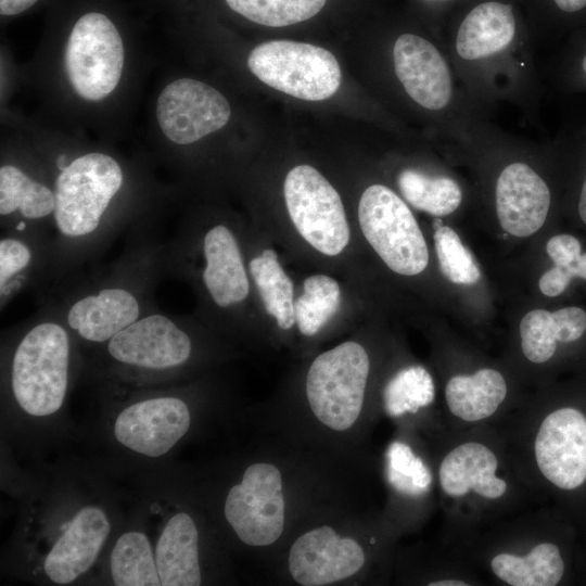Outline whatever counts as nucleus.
Wrapping results in <instances>:
<instances>
[{
    "label": "nucleus",
    "instance_id": "1",
    "mask_svg": "<svg viewBox=\"0 0 586 586\" xmlns=\"http://www.w3.org/2000/svg\"><path fill=\"white\" fill-rule=\"evenodd\" d=\"M50 173L55 208L48 291L81 272L125 228L152 220V189L116 154L100 149L37 153Z\"/></svg>",
    "mask_w": 586,
    "mask_h": 586
},
{
    "label": "nucleus",
    "instance_id": "2",
    "mask_svg": "<svg viewBox=\"0 0 586 586\" xmlns=\"http://www.w3.org/2000/svg\"><path fill=\"white\" fill-rule=\"evenodd\" d=\"M443 46L462 90L484 115L509 103L527 122H538L544 89L535 47L513 3L475 1L449 29Z\"/></svg>",
    "mask_w": 586,
    "mask_h": 586
},
{
    "label": "nucleus",
    "instance_id": "3",
    "mask_svg": "<svg viewBox=\"0 0 586 586\" xmlns=\"http://www.w3.org/2000/svg\"><path fill=\"white\" fill-rule=\"evenodd\" d=\"M152 221L131 229L123 253L110 265L59 283L40 300L73 337L103 345L154 309L155 290L167 275L166 241Z\"/></svg>",
    "mask_w": 586,
    "mask_h": 586
},
{
    "label": "nucleus",
    "instance_id": "4",
    "mask_svg": "<svg viewBox=\"0 0 586 586\" xmlns=\"http://www.w3.org/2000/svg\"><path fill=\"white\" fill-rule=\"evenodd\" d=\"M74 342L63 321L44 305L20 328L11 357L10 385L14 399L28 415L44 417L62 407Z\"/></svg>",
    "mask_w": 586,
    "mask_h": 586
},
{
    "label": "nucleus",
    "instance_id": "5",
    "mask_svg": "<svg viewBox=\"0 0 586 586\" xmlns=\"http://www.w3.org/2000/svg\"><path fill=\"white\" fill-rule=\"evenodd\" d=\"M169 245L184 251L199 262L167 252V275L191 279L203 300L218 314H231L250 295V281L241 245L234 230L224 221L212 222L200 231L180 230Z\"/></svg>",
    "mask_w": 586,
    "mask_h": 586
},
{
    "label": "nucleus",
    "instance_id": "6",
    "mask_svg": "<svg viewBox=\"0 0 586 586\" xmlns=\"http://www.w3.org/2000/svg\"><path fill=\"white\" fill-rule=\"evenodd\" d=\"M127 47L104 13L87 12L72 26L61 49L60 69L71 94L87 105L109 101L126 72Z\"/></svg>",
    "mask_w": 586,
    "mask_h": 586
},
{
    "label": "nucleus",
    "instance_id": "7",
    "mask_svg": "<svg viewBox=\"0 0 586 586\" xmlns=\"http://www.w3.org/2000/svg\"><path fill=\"white\" fill-rule=\"evenodd\" d=\"M492 145L499 161L492 184L499 225L511 235H532L545 225L555 205L556 189L532 161L528 145L499 128Z\"/></svg>",
    "mask_w": 586,
    "mask_h": 586
},
{
    "label": "nucleus",
    "instance_id": "8",
    "mask_svg": "<svg viewBox=\"0 0 586 586\" xmlns=\"http://www.w3.org/2000/svg\"><path fill=\"white\" fill-rule=\"evenodd\" d=\"M370 360L365 347L343 342L318 355L306 375L310 410L330 430L343 432L360 416Z\"/></svg>",
    "mask_w": 586,
    "mask_h": 586
},
{
    "label": "nucleus",
    "instance_id": "9",
    "mask_svg": "<svg viewBox=\"0 0 586 586\" xmlns=\"http://www.w3.org/2000/svg\"><path fill=\"white\" fill-rule=\"evenodd\" d=\"M361 232L395 273L416 276L429 264L422 231L406 202L382 183L369 186L358 204Z\"/></svg>",
    "mask_w": 586,
    "mask_h": 586
},
{
    "label": "nucleus",
    "instance_id": "10",
    "mask_svg": "<svg viewBox=\"0 0 586 586\" xmlns=\"http://www.w3.org/2000/svg\"><path fill=\"white\" fill-rule=\"evenodd\" d=\"M247 66L267 86L306 101L326 100L341 84L335 56L324 48L305 42H263L250 52Z\"/></svg>",
    "mask_w": 586,
    "mask_h": 586
},
{
    "label": "nucleus",
    "instance_id": "11",
    "mask_svg": "<svg viewBox=\"0 0 586 586\" xmlns=\"http://www.w3.org/2000/svg\"><path fill=\"white\" fill-rule=\"evenodd\" d=\"M284 201L300 235L327 256L342 253L351 239L340 194L314 167L297 165L285 177Z\"/></svg>",
    "mask_w": 586,
    "mask_h": 586
},
{
    "label": "nucleus",
    "instance_id": "12",
    "mask_svg": "<svg viewBox=\"0 0 586 586\" xmlns=\"http://www.w3.org/2000/svg\"><path fill=\"white\" fill-rule=\"evenodd\" d=\"M186 321L155 307L103 344L106 355L114 364L141 372L177 370L194 351Z\"/></svg>",
    "mask_w": 586,
    "mask_h": 586
},
{
    "label": "nucleus",
    "instance_id": "13",
    "mask_svg": "<svg viewBox=\"0 0 586 586\" xmlns=\"http://www.w3.org/2000/svg\"><path fill=\"white\" fill-rule=\"evenodd\" d=\"M157 128L169 145L187 146L224 128L231 117L225 95L211 85L190 77L169 80L154 107Z\"/></svg>",
    "mask_w": 586,
    "mask_h": 586
},
{
    "label": "nucleus",
    "instance_id": "14",
    "mask_svg": "<svg viewBox=\"0 0 586 586\" xmlns=\"http://www.w3.org/2000/svg\"><path fill=\"white\" fill-rule=\"evenodd\" d=\"M224 512L244 544L253 547L273 544L281 536L285 520L279 469L268 462L247 467L241 483L230 488Z\"/></svg>",
    "mask_w": 586,
    "mask_h": 586
},
{
    "label": "nucleus",
    "instance_id": "15",
    "mask_svg": "<svg viewBox=\"0 0 586 586\" xmlns=\"http://www.w3.org/2000/svg\"><path fill=\"white\" fill-rule=\"evenodd\" d=\"M55 194L38 154L5 155L0 165L2 230L42 235L50 241Z\"/></svg>",
    "mask_w": 586,
    "mask_h": 586
},
{
    "label": "nucleus",
    "instance_id": "16",
    "mask_svg": "<svg viewBox=\"0 0 586 586\" xmlns=\"http://www.w3.org/2000/svg\"><path fill=\"white\" fill-rule=\"evenodd\" d=\"M538 470L552 485L570 491L586 481V416L562 407L540 422L534 441Z\"/></svg>",
    "mask_w": 586,
    "mask_h": 586
},
{
    "label": "nucleus",
    "instance_id": "17",
    "mask_svg": "<svg viewBox=\"0 0 586 586\" xmlns=\"http://www.w3.org/2000/svg\"><path fill=\"white\" fill-rule=\"evenodd\" d=\"M190 411L179 397L160 396L139 400L119 412L115 421L116 440L127 448L160 457L187 433Z\"/></svg>",
    "mask_w": 586,
    "mask_h": 586
},
{
    "label": "nucleus",
    "instance_id": "18",
    "mask_svg": "<svg viewBox=\"0 0 586 586\" xmlns=\"http://www.w3.org/2000/svg\"><path fill=\"white\" fill-rule=\"evenodd\" d=\"M361 546L323 525L305 532L292 544L289 570L303 586H323L346 579L365 564Z\"/></svg>",
    "mask_w": 586,
    "mask_h": 586
},
{
    "label": "nucleus",
    "instance_id": "19",
    "mask_svg": "<svg viewBox=\"0 0 586 586\" xmlns=\"http://www.w3.org/2000/svg\"><path fill=\"white\" fill-rule=\"evenodd\" d=\"M49 239L34 233L2 230L0 238V309L20 294L35 290L38 297L50 281Z\"/></svg>",
    "mask_w": 586,
    "mask_h": 586
},
{
    "label": "nucleus",
    "instance_id": "20",
    "mask_svg": "<svg viewBox=\"0 0 586 586\" xmlns=\"http://www.w3.org/2000/svg\"><path fill=\"white\" fill-rule=\"evenodd\" d=\"M110 533L105 512L80 509L44 559V572L56 584H68L90 569Z\"/></svg>",
    "mask_w": 586,
    "mask_h": 586
},
{
    "label": "nucleus",
    "instance_id": "21",
    "mask_svg": "<svg viewBox=\"0 0 586 586\" xmlns=\"http://www.w3.org/2000/svg\"><path fill=\"white\" fill-rule=\"evenodd\" d=\"M498 459L495 453L480 442H466L449 450L438 468L440 485L450 498L473 493L483 499L501 498L507 482L496 474Z\"/></svg>",
    "mask_w": 586,
    "mask_h": 586
},
{
    "label": "nucleus",
    "instance_id": "22",
    "mask_svg": "<svg viewBox=\"0 0 586 586\" xmlns=\"http://www.w3.org/2000/svg\"><path fill=\"white\" fill-rule=\"evenodd\" d=\"M585 335L586 309L581 306H565L555 311L534 309L520 322L522 352L535 364L549 361L559 344L570 345Z\"/></svg>",
    "mask_w": 586,
    "mask_h": 586
},
{
    "label": "nucleus",
    "instance_id": "23",
    "mask_svg": "<svg viewBox=\"0 0 586 586\" xmlns=\"http://www.w3.org/2000/svg\"><path fill=\"white\" fill-rule=\"evenodd\" d=\"M155 561L162 586H198L202 582L198 530L186 512L173 515L157 540Z\"/></svg>",
    "mask_w": 586,
    "mask_h": 586
},
{
    "label": "nucleus",
    "instance_id": "24",
    "mask_svg": "<svg viewBox=\"0 0 586 586\" xmlns=\"http://www.w3.org/2000/svg\"><path fill=\"white\" fill-rule=\"evenodd\" d=\"M507 396V384L502 374L483 368L473 374L451 377L445 386L448 410L466 422H477L493 416Z\"/></svg>",
    "mask_w": 586,
    "mask_h": 586
},
{
    "label": "nucleus",
    "instance_id": "25",
    "mask_svg": "<svg viewBox=\"0 0 586 586\" xmlns=\"http://www.w3.org/2000/svg\"><path fill=\"white\" fill-rule=\"evenodd\" d=\"M396 183L408 204L434 217L455 213L463 201L461 184L444 170L404 167Z\"/></svg>",
    "mask_w": 586,
    "mask_h": 586
},
{
    "label": "nucleus",
    "instance_id": "26",
    "mask_svg": "<svg viewBox=\"0 0 586 586\" xmlns=\"http://www.w3.org/2000/svg\"><path fill=\"white\" fill-rule=\"evenodd\" d=\"M494 575L511 586H555L564 573V562L557 545L539 543L526 555L501 552L491 560Z\"/></svg>",
    "mask_w": 586,
    "mask_h": 586
},
{
    "label": "nucleus",
    "instance_id": "27",
    "mask_svg": "<svg viewBox=\"0 0 586 586\" xmlns=\"http://www.w3.org/2000/svg\"><path fill=\"white\" fill-rule=\"evenodd\" d=\"M249 272L268 315L278 327L289 330L295 324L293 283L271 249L253 256Z\"/></svg>",
    "mask_w": 586,
    "mask_h": 586
},
{
    "label": "nucleus",
    "instance_id": "28",
    "mask_svg": "<svg viewBox=\"0 0 586 586\" xmlns=\"http://www.w3.org/2000/svg\"><path fill=\"white\" fill-rule=\"evenodd\" d=\"M111 573L117 586H160L161 579L148 537L127 532L111 553Z\"/></svg>",
    "mask_w": 586,
    "mask_h": 586
},
{
    "label": "nucleus",
    "instance_id": "29",
    "mask_svg": "<svg viewBox=\"0 0 586 586\" xmlns=\"http://www.w3.org/2000/svg\"><path fill=\"white\" fill-rule=\"evenodd\" d=\"M553 143L566 189V205L578 224L586 228V127L560 136Z\"/></svg>",
    "mask_w": 586,
    "mask_h": 586
},
{
    "label": "nucleus",
    "instance_id": "30",
    "mask_svg": "<svg viewBox=\"0 0 586 586\" xmlns=\"http://www.w3.org/2000/svg\"><path fill=\"white\" fill-rule=\"evenodd\" d=\"M341 301L339 283L327 275L305 279L303 293L294 302L295 324L304 335L311 336L333 317Z\"/></svg>",
    "mask_w": 586,
    "mask_h": 586
},
{
    "label": "nucleus",
    "instance_id": "31",
    "mask_svg": "<svg viewBox=\"0 0 586 586\" xmlns=\"http://www.w3.org/2000/svg\"><path fill=\"white\" fill-rule=\"evenodd\" d=\"M434 382L426 369L410 366L399 370L386 384L384 407L391 417L415 413L434 400Z\"/></svg>",
    "mask_w": 586,
    "mask_h": 586
},
{
    "label": "nucleus",
    "instance_id": "32",
    "mask_svg": "<svg viewBox=\"0 0 586 586\" xmlns=\"http://www.w3.org/2000/svg\"><path fill=\"white\" fill-rule=\"evenodd\" d=\"M245 18L269 27H283L315 16L327 0H225Z\"/></svg>",
    "mask_w": 586,
    "mask_h": 586
},
{
    "label": "nucleus",
    "instance_id": "33",
    "mask_svg": "<svg viewBox=\"0 0 586 586\" xmlns=\"http://www.w3.org/2000/svg\"><path fill=\"white\" fill-rule=\"evenodd\" d=\"M434 245L440 270L447 280L464 285L480 280V268L473 255L453 228L441 226L435 229Z\"/></svg>",
    "mask_w": 586,
    "mask_h": 586
},
{
    "label": "nucleus",
    "instance_id": "34",
    "mask_svg": "<svg viewBox=\"0 0 586 586\" xmlns=\"http://www.w3.org/2000/svg\"><path fill=\"white\" fill-rule=\"evenodd\" d=\"M387 458L390 482L399 492L419 495L430 487L432 481L430 470L408 445L400 442L393 443L388 448Z\"/></svg>",
    "mask_w": 586,
    "mask_h": 586
},
{
    "label": "nucleus",
    "instance_id": "35",
    "mask_svg": "<svg viewBox=\"0 0 586 586\" xmlns=\"http://www.w3.org/2000/svg\"><path fill=\"white\" fill-rule=\"evenodd\" d=\"M555 79L562 92L586 91V24L570 34L558 59Z\"/></svg>",
    "mask_w": 586,
    "mask_h": 586
},
{
    "label": "nucleus",
    "instance_id": "36",
    "mask_svg": "<svg viewBox=\"0 0 586 586\" xmlns=\"http://www.w3.org/2000/svg\"><path fill=\"white\" fill-rule=\"evenodd\" d=\"M547 30L570 34L586 24V0H543Z\"/></svg>",
    "mask_w": 586,
    "mask_h": 586
},
{
    "label": "nucleus",
    "instance_id": "37",
    "mask_svg": "<svg viewBox=\"0 0 586 586\" xmlns=\"http://www.w3.org/2000/svg\"><path fill=\"white\" fill-rule=\"evenodd\" d=\"M583 252L578 238L571 233H559L546 243V253L556 266H565Z\"/></svg>",
    "mask_w": 586,
    "mask_h": 586
},
{
    "label": "nucleus",
    "instance_id": "38",
    "mask_svg": "<svg viewBox=\"0 0 586 586\" xmlns=\"http://www.w3.org/2000/svg\"><path fill=\"white\" fill-rule=\"evenodd\" d=\"M38 0H0V13L2 16H14L27 11Z\"/></svg>",
    "mask_w": 586,
    "mask_h": 586
},
{
    "label": "nucleus",
    "instance_id": "39",
    "mask_svg": "<svg viewBox=\"0 0 586 586\" xmlns=\"http://www.w3.org/2000/svg\"><path fill=\"white\" fill-rule=\"evenodd\" d=\"M430 586H467L469 583L461 579H440L429 583Z\"/></svg>",
    "mask_w": 586,
    "mask_h": 586
},
{
    "label": "nucleus",
    "instance_id": "40",
    "mask_svg": "<svg viewBox=\"0 0 586 586\" xmlns=\"http://www.w3.org/2000/svg\"><path fill=\"white\" fill-rule=\"evenodd\" d=\"M425 1H435V2H443V3H450L456 0H425Z\"/></svg>",
    "mask_w": 586,
    "mask_h": 586
}]
</instances>
